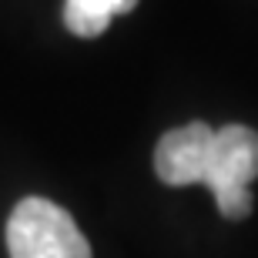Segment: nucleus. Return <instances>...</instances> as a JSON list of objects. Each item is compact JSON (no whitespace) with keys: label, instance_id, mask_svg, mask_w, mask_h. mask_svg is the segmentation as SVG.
Returning a JSON list of instances; mask_svg holds the SVG:
<instances>
[{"label":"nucleus","instance_id":"nucleus-4","mask_svg":"<svg viewBox=\"0 0 258 258\" xmlns=\"http://www.w3.org/2000/svg\"><path fill=\"white\" fill-rule=\"evenodd\" d=\"M138 0H67L64 4V24L77 37H97L104 34L111 17L134 10Z\"/></svg>","mask_w":258,"mask_h":258},{"label":"nucleus","instance_id":"nucleus-3","mask_svg":"<svg viewBox=\"0 0 258 258\" xmlns=\"http://www.w3.org/2000/svg\"><path fill=\"white\" fill-rule=\"evenodd\" d=\"M211 141H215V131L205 121H191L184 127L168 131L154 148V174L171 188L205 184Z\"/></svg>","mask_w":258,"mask_h":258},{"label":"nucleus","instance_id":"nucleus-2","mask_svg":"<svg viewBox=\"0 0 258 258\" xmlns=\"http://www.w3.org/2000/svg\"><path fill=\"white\" fill-rule=\"evenodd\" d=\"M258 178V131L245 124H225L215 131L208 154L205 184L215 195V205L225 218H248L251 195L248 181Z\"/></svg>","mask_w":258,"mask_h":258},{"label":"nucleus","instance_id":"nucleus-1","mask_svg":"<svg viewBox=\"0 0 258 258\" xmlns=\"http://www.w3.org/2000/svg\"><path fill=\"white\" fill-rule=\"evenodd\" d=\"M10 258H91V245L60 205L24 198L7 221Z\"/></svg>","mask_w":258,"mask_h":258}]
</instances>
